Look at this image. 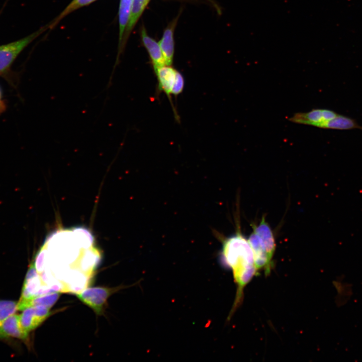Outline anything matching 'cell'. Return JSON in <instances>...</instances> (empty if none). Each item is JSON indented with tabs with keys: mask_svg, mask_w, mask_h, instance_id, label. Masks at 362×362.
I'll list each match as a JSON object with an SVG mask.
<instances>
[{
	"mask_svg": "<svg viewBox=\"0 0 362 362\" xmlns=\"http://www.w3.org/2000/svg\"><path fill=\"white\" fill-rule=\"evenodd\" d=\"M96 1L97 0H72L50 24V28H54L63 18L76 10L88 5Z\"/></svg>",
	"mask_w": 362,
	"mask_h": 362,
	"instance_id": "2e32d148",
	"label": "cell"
},
{
	"mask_svg": "<svg viewBox=\"0 0 362 362\" xmlns=\"http://www.w3.org/2000/svg\"><path fill=\"white\" fill-rule=\"evenodd\" d=\"M28 333L21 326L20 315L14 314L0 325V339L14 337L25 340L28 338Z\"/></svg>",
	"mask_w": 362,
	"mask_h": 362,
	"instance_id": "52a82bcc",
	"label": "cell"
},
{
	"mask_svg": "<svg viewBox=\"0 0 362 362\" xmlns=\"http://www.w3.org/2000/svg\"><path fill=\"white\" fill-rule=\"evenodd\" d=\"M154 69L158 81L159 89L170 98L176 70L167 65L154 67Z\"/></svg>",
	"mask_w": 362,
	"mask_h": 362,
	"instance_id": "8fae6325",
	"label": "cell"
},
{
	"mask_svg": "<svg viewBox=\"0 0 362 362\" xmlns=\"http://www.w3.org/2000/svg\"><path fill=\"white\" fill-rule=\"evenodd\" d=\"M132 4V0H120L119 10V48L121 44L124 32L129 22Z\"/></svg>",
	"mask_w": 362,
	"mask_h": 362,
	"instance_id": "9a60e30c",
	"label": "cell"
},
{
	"mask_svg": "<svg viewBox=\"0 0 362 362\" xmlns=\"http://www.w3.org/2000/svg\"><path fill=\"white\" fill-rule=\"evenodd\" d=\"M207 1H209L210 3H211L213 5V6H214V7H215L218 10H219V9L218 8L217 6H216V4L214 3V2H213L212 0H207Z\"/></svg>",
	"mask_w": 362,
	"mask_h": 362,
	"instance_id": "d6986e66",
	"label": "cell"
},
{
	"mask_svg": "<svg viewBox=\"0 0 362 362\" xmlns=\"http://www.w3.org/2000/svg\"><path fill=\"white\" fill-rule=\"evenodd\" d=\"M222 245L221 261L232 270L237 286L235 300L228 318L229 320L242 301L244 287L257 272L251 246L240 232L225 238Z\"/></svg>",
	"mask_w": 362,
	"mask_h": 362,
	"instance_id": "6da1fadb",
	"label": "cell"
},
{
	"mask_svg": "<svg viewBox=\"0 0 362 362\" xmlns=\"http://www.w3.org/2000/svg\"><path fill=\"white\" fill-rule=\"evenodd\" d=\"M149 1L150 0H132L130 18L128 25L124 32L121 44L119 48L118 59L119 54L121 53L122 50L124 48L125 45L131 32ZM118 59L117 61H118Z\"/></svg>",
	"mask_w": 362,
	"mask_h": 362,
	"instance_id": "9c48e42d",
	"label": "cell"
},
{
	"mask_svg": "<svg viewBox=\"0 0 362 362\" xmlns=\"http://www.w3.org/2000/svg\"><path fill=\"white\" fill-rule=\"evenodd\" d=\"M321 128L340 130L358 129L362 130V126L351 118L338 114L334 119L324 123Z\"/></svg>",
	"mask_w": 362,
	"mask_h": 362,
	"instance_id": "5bb4252c",
	"label": "cell"
},
{
	"mask_svg": "<svg viewBox=\"0 0 362 362\" xmlns=\"http://www.w3.org/2000/svg\"><path fill=\"white\" fill-rule=\"evenodd\" d=\"M46 28L44 27L23 39L0 46V74L5 72L20 52Z\"/></svg>",
	"mask_w": 362,
	"mask_h": 362,
	"instance_id": "7a4b0ae2",
	"label": "cell"
},
{
	"mask_svg": "<svg viewBox=\"0 0 362 362\" xmlns=\"http://www.w3.org/2000/svg\"><path fill=\"white\" fill-rule=\"evenodd\" d=\"M18 310V303L12 300H0V325Z\"/></svg>",
	"mask_w": 362,
	"mask_h": 362,
	"instance_id": "e0dca14e",
	"label": "cell"
},
{
	"mask_svg": "<svg viewBox=\"0 0 362 362\" xmlns=\"http://www.w3.org/2000/svg\"><path fill=\"white\" fill-rule=\"evenodd\" d=\"M114 289L105 287H92L76 294L78 298L92 308L97 314H101L109 296Z\"/></svg>",
	"mask_w": 362,
	"mask_h": 362,
	"instance_id": "3957f363",
	"label": "cell"
},
{
	"mask_svg": "<svg viewBox=\"0 0 362 362\" xmlns=\"http://www.w3.org/2000/svg\"><path fill=\"white\" fill-rule=\"evenodd\" d=\"M49 309L44 306H33L23 310L20 315L22 329L29 333L36 328L50 315Z\"/></svg>",
	"mask_w": 362,
	"mask_h": 362,
	"instance_id": "277c9868",
	"label": "cell"
},
{
	"mask_svg": "<svg viewBox=\"0 0 362 362\" xmlns=\"http://www.w3.org/2000/svg\"><path fill=\"white\" fill-rule=\"evenodd\" d=\"M141 36L143 44L149 53L154 67L166 65L159 43L147 35L144 27L141 30Z\"/></svg>",
	"mask_w": 362,
	"mask_h": 362,
	"instance_id": "7c38bea8",
	"label": "cell"
},
{
	"mask_svg": "<svg viewBox=\"0 0 362 362\" xmlns=\"http://www.w3.org/2000/svg\"><path fill=\"white\" fill-rule=\"evenodd\" d=\"M184 86V79L182 74L176 71L175 80L172 89L171 94L177 95L182 92Z\"/></svg>",
	"mask_w": 362,
	"mask_h": 362,
	"instance_id": "ac0fdd59",
	"label": "cell"
},
{
	"mask_svg": "<svg viewBox=\"0 0 362 362\" xmlns=\"http://www.w3.org/2000/svg\"><path fill=\"white\" fill-rule=\"evenodd\" d=\"M248 241L252 250L257 272L263 270L265 275H268L273 266V258L269 256L260 239L254 232L251 234Z\"/></svg>",
	"mask_w": 362,
	"mask_h": 362,
	"instance_id": "8992f818",
	"label": "cell"
},
{
	"mask_svg": "<svg viewBox=\"0 0 362 362\" xmlns=\"http://www.w3.org/2000/svg\"><path fill=\"white\" fill-rule=\"evenodd\" d=\"M178 17L167 26L158 43L167 65L170 66L172 63L174 54L173 32Z\"/></svg>",
	"mask_w": 362,
	"mask_h": 362,
	"instance_id": "ba28073f",
	"label": "cell"
},
{
	"mask_svg": "<svg viewBox=\"0 0 362 362\" xmlns=\"http://www.w3.org/2000/svg\"><path fill=\"white\" fill-rule=\"evenodd\" d=\"M253 230L260 239L269 256L273 258L276 249L275 238L272 230L263 217L257 225H252Z\"/></svg>",
	"mask_w": 362,
	"mask_h": 362,
	"instance_id": "30bf717a",
	"label": "cell"
},
{
	"mask_svg": "<svg viewBox=\"0 0 362 362\" xmlns=\"http://www.w3.org/2000/svg\"><path fill=\"white\" fill-rule=\"evenodd\" d=\"M338 114L328 109H315L307 113H298L291 117V122L321 128L325 123L335 118Z\"/></svg>",
	"mask_w": 362,
	"mask_h": 362,
	"instance_id": "5b68a950",
	"label": "cell"
},
{
	"mask_svg": "<svg viewBox=\"0 0 362 362\" xmlns=\"http://www.w3.org/2000/svg\"><path fill=\"white\" fill-rule=\"evenodd\" d=\"M0 99H1V96H0ZM0 101H1V100H0ZM1 105H1V102H0V106H1Z\"/></svg>",
	"mask_w": 362,
	"mask_h": 362,
	"instance_id": "ffe728a7",
	"label": "cell"
},
{
	"mask_svg": "<svg viewBox=\"0 0 362 362\" xmlns=\"http://www.w3.org/2000/svg\"><path fill=\"white\" fill-rule=\"evenodd\" d=\"M60 295V292L55 291L35 297L24 302H18V310H23L33 306H44L50 308L56 302Z\"/></svg>",
	"mask_w": 362,
	"mask_h": 362,
	"instance_id": "4fadbf2b",
	"label": "cell"
}]
</instances>
